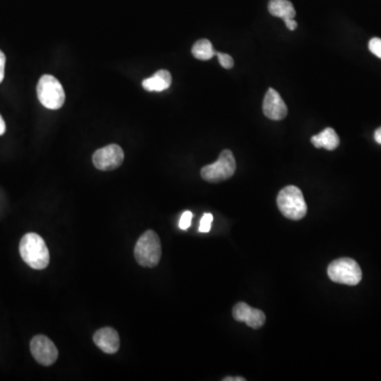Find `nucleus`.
Here are the masks:
<instances>
[{
  "mask_svg": "<svg viewBox=\"0 0 381 381\" xmlns=\"http://www.w3.org/2000/svg\"><path fill=\"white\" fill-rule=\"evenodd\" d=\"M96 346L105 354H116L120 348V337L112 328H103L94 335Z\"/></svg>",
  "mask_w": 381,
  "mask_h": 381,
  "instance_id": "9b49d317",
  "label": "nucleus"
},
{
  "mask_svg": "<svg viewBox=\"0 0 381 381\" xmlns=\"http://www.w3.org/2000/svg\"><path fill=\"white\" fill-rule=\"evenodd\" d=\"M134 254L137 263L142 267H156L162 254L160 239L156 232L145 231L135 246Z\"/></svg>",
  "mask_w": 381,
  "mask_h": 381,
  "instance_id": "7ed1b4c3",
  "label": "nucleus"
},
{
  "mask_svg": "<svg viewBox=\"0 0 381 381\" xmlns=\"http://www.w3.org/2000/svg\"><path fill=\"white\" fill-rule=\"evenodd\" d=\"M30 350L36 362L44 366H52L58 358L56 344L44 335H37L32 339Z\"/></svg>",
  "mask_w": 381,
  "mask_h": 381,
  "instance_id": "0eeeda50",
  "label": "nucleus"
},
{
  "mask_svg": "<svg viewBox=\"0 0 381 381\" xmlns=\"http://www.w3.org/2000/svg\"><path fill=\"white\" fill-rule=\"evenodd\" d=\"M233 318L237 322H244L249 328L259 330L265 324L266 316L261 310L251 307L245 302H239L233 307Z\"/></svg>",
  "mask_w": 381,
  "mask_h": 381,
  "instance_id": "1a4fd4ad",
  "label": "nucleus"
},
{
  "mask_svg": "<svg viewBox=\"0 0 381 381\" xmlns=\"http://www.w3.org/2000/svg\"><path fill=\"white\" fill-rule=\"evenodd\" d=\"M312 143L316 149H325L328 151H334L340 144V139H339V136L335 132L334 128L328 127L323 132L312 137Z\"/></svg>",
  "mask_w": 381,
  "mask_h": 381,
  "instance_id": "ddd939ff",
  "label": "nucleus"
},
{
  "mask_svg": "<svg viewBox=\"0 0 381 381\" xmlns=\"http://www.w3.org/2000/svg\"><path fill=\"white\" fill-rule=\"evenodd\" d=\"M263 112L267 118L280 121L287 116V106L277 90L269 88L263 103Z\"/></svg>",
  "mask_w": 381,
  "mask_h": 381,
  "instance_id": "9d476101",
  "label": "nucleus"
},
{
  "mask_svg": "<svg viewBox=\"0 0 381 381\" xmlns=\"http://www.w3.org/2000/svg\"><path fill=\"white\" fill-rule=\"evenodd\" d=\"M5 68H6V56L1 50H0V84L3 83L5 78Z\"/></svg>",
  "mask_w": 381,
  "mask_h": 381,
  "instance_id": "aec40b11",
  "label": "nucleus"
},
{
  "mask_svg": "<svg viewBox=\"0 0 381 381\" xmlns=\"http://www.w3.org/2000/svg\"><path fill=\"white\" fill-rule=\"evenodd\" d=\"M192 212L185 211L181 217L180 221H179V228L181 230H187L191 226V221H192Z\"/></svg>",
  "mask_w": 381,
  "mask_h": 381,
  "instance_id": "6ab92c4d",
  "label": "nucleus"
},
{
  "mask_svg": "<svg viewBox=\"0 0 381 381\" xmlns=\"http://www.w3.org/2000/svg\"><path fill=\"white\" fill-rule=\"evenodd\" d=\"M37 98L42 106L48 110H60L65 103V92L58 78L45 74L38 81Z\"/></svg>",
  "mask_w": 381,
  "mask_h": 381,
  "instance_id": "20e7f679",
  "label": "nucleus"
},
{
  "mask_svg": "<svg viewBox=\"0 0 381 381\" xmlns=\"http://www.w3.org/2000/svg\"><path fill=\"white\" fill-rule=\"evenodd\" d=\"M284 23H285L286 27L288 28V30L290 31H294L298 27V24H296V20L294 18H287V19H284Z\"/></svg>",
  "mask_w": 381,
  "mask_h": 381,
  "instance_id": "412c9836",
  "label": "nucleus"
},
{
  "mask_svg": "<svg viewBox=\"0 0 381 381\" xmlns=\"http://www.w3.org/2000/svg\"><path fill=\"white\" fill-rule=\"evenodd\" d=\"M212 221H213V215L210 214V213L203 214L201 221V226H199V232L208 233L211 230Z\"/></svg>",
  "mask_w": 381,
  "mask_h": 381,
  "instance_id": "f3484780",
  "label": "nucleus"
},
{
  "mask_svg": "<svg viewBox=\"0 0 381 381\" xmlns=\"http://www.w3.org/2000/svg\"><path fill=\"white\" fill-rule=\"evenodd\" d=\"M277 203L282 214L291 221H300L307 213L303 193L296 185H288L282 189L278 195Z\"/></svg>",
  "mask_w": 381,
  "mask_h": 381,
  "instance_id": "f03ea898",
  "label": "nucleus"
},
{
  "mask_svg": "<svg viewBox=\"0 0 381 381\" xmlns=\"http://www.w3.org/2000/svg\"><path fill=\"white\" fill-rule=\"evenodd\" d=\"M20 257L32 269L42 270L50 263V253L42 237L27 233L19 244Z\"/></svg>",
  "mask_w": 381,
  "mask_h": 381,
  "instance_id": "f257e3e1",
  "label": "nucleus"
},
{
  "mask_svg": "<svg viewBox=\"0 0 381 381\" xmlns=\"http://www.w3.org/2000/svg\"><path fill=\"white\" fill-rule=\"evenodd\" d=\"M268 11L271 15L283 20L296 17V10L289 0H270Z\"/></svg>",
  "mask_w": 381,
  "mask_h": 381,
  "instance_id": "4468645a",
  "label": "nucleus"
},
{
  "mask_svg": "<svg viewBox=\"0 0 381 381\" xmlns=\"http://www.w3.org/2000/svg\"><path fill=\"white\" fill-rule=\"evenodd\" d=\"M374 138L378 144H381V127H379L378 130L375 132Z\"/></svg>",
  "mask_w": 381,
  "mask_h": 381,
  "instance_id": "5701e85b",
  "label": "nucleus"
},
{
  "mask_svg": "<svg viewBox=\"0 0 381 381\" xmlns=\"http://www.w3.org/2000/svg\"><path fill=\"white\" fill-rule=\"evenodd\" d=\"M172 84V76L167 70H159L154 76L143 81L142 86L147 92H163Z\"/></svg>",
  "mask_w": 381,
  "mask_h": 381,
  "instance_id": "f8f14e48",
  "label": "nucleus"
},
{
  "mask_svg": "<svg viewBox=\"0 0 381 381\" xmlns=\"http://www.w3.org/2000/svg\"><path fill=\"white\" fill-rule=\"evenodd\" d=\"M217 56L219 58V64L223 66L225 69H231L235 65V60L229 54L221 53V52H217Z\"/></svg>",
  "mask_w": 381,
  "mask_h": 381,
  "instance_id": "dca6fc26",
  "label": "nucleus"
},
{
  "mask_svg": "<svg viewBox=\"0 0 381 381\" xmlns=\"http://www.w3.org/2000/svg\"><path fill=\"white\" fill-rule=\"evenodd\" d=\"M369 49L377 58H381V38H372L369 42Z\"/></svg>",
  "mask_w": 381,
  "mask_h": 381,
  "instance_id": "a211bd4d",
  "label": "nucleus"
},
{
  "mask_svg": "<svg viewBox=\"0 0 381 381\" xmlns=\"http://www.w3.org/2000/svg\"><path fill=\"white\" fill-rule=\"evenodd\" d=\"M7 130V126H6L5 120H3V116L0 115V136H3Z\"/></svg>",
  "mask_w": 381,
  "mask_h": 381,
  "instance_id": "4be33fe9",
  "label": "nucleus"
},
{
  "mask_svg": "<svg viewBox=\"0 0 381 381\" xmlns=\"http://www.w3.org/2000/svg\"><path fill=\"white\" fill-rule=\"evenodd\" d=\"M328 274L332 282L344 285L355 286L362 280V268L350 257L335 260L328 265Z\"/></svg>",
  "mask_w": 381,
  "mask_h": 381,
  "instance_id": "39448f33",
  "label": "nucleus"
},
{
  "mask_svg": "<svg viewBox=\"0 0 381 381\" xmlns=\"http://www.w3.org/2000/svg\"><path fill=\"white\" fill-rule=\"evenodd\" d=\"M223 381H245L246 379L243 378V377H235V378H232V377H227V378H223Z\"/></svg>",
  "mask_w": 381,
  "mask_h": 381,
  "instance_id": "b1692460",
  "label": "nucleus"
},
{
  "mask_svg": "<svg viewBox=\"0 0 381 381\" xmlns=\"http://www.w3.org/2000/svg\"><path fill=\"white\" fill-rule=\"evenodd\" d=\"M124 161V152L118 144H110L96 151L92 156L94 167L100 171L118 169Z\"/></svg>",
  "mask_w": 381,
  "mask_h": 381,
  "instance_id": "6e6552de",
  "label": "nucleus"
},
{
  "mask_svg": "<svg viewBox=\"0 0 381 381\" xmlns=\"http://www.w3.org/2000/svg\"><path fill=\"white\" fill-rule=\"evenodd\" d=\"M192 54L195 58L199 60H209L213 56H217L212 42L208 40H199L195 42L192 48Z\"/></svg>",
  "mask_w": 381,
  "mask_h": 381,
  "instance_id": "2eb2a0df",
  "label": "nucleus"
},
{
  "mask_svg": "<svg viewBox=\"0 0 381 381\" xmlns=\"http://www.w3.org/2000/svg\"><path fill=\"white\" fill-rule=\"evenodd\" d=\"M235 169L237 161L233 153L225 150L221 153L217 161L201 169V175L208 183H217L231 178L235 175Z\"/></svg>",
  "mask_w": 381,
  "mask_h": 381,
  "instance_id": "423d86ee",
  "label": "nucleus"
}]
</instances>
